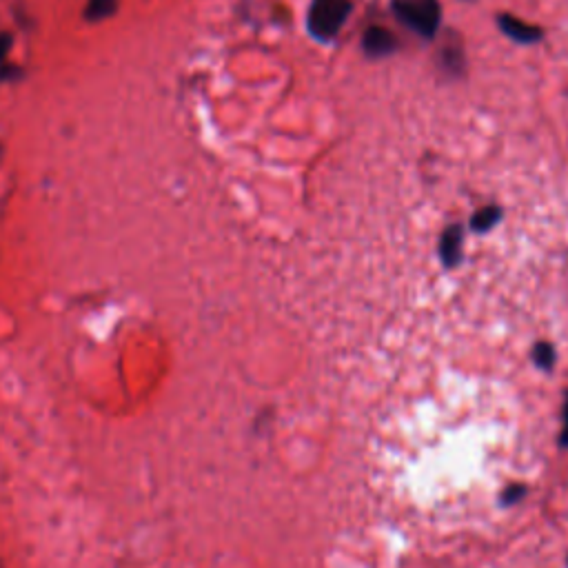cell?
<instances>
[{
    "instance_id": "cell-1",
    "label": "cell",
    "mask_w": 568,
    "mask_h": 568,
    "mask_svg": "<svg viewBox=\"0 0 568 568\" xmlns=\"http://www.w3.org/2000/svg\"><path fill=\"white\" fill-rule=\"evenodd\" d=\"M391 14L411 34L431 43L442 25L440 0H391Z\"/></svg>"
},
{
    "instance_id": "cell-2",
    "label": "cell",
    "mask_w": 568,
    "mask_h": 568,
    "mask_svg": "<svg viewBox=\"0 0 568 568\" xmlns=\"http://www.w3.org/2000/svg\"><path fill=\"white\" fill-rule=\"evenodd\" d=\"M353 14V0H311L307 32L322 45L333 43Z\"/></svg>"
},
{
    "instance_id": "cell-3",
    "label": "cell",
    "mask_w": 568,
    "mask_h": 568,
    "mask_svg": "<svg viewBox=\"0 0 568 568\" xmlns=\"http://www.w3.org/2000/svg\"><path fill=\"white\" fill-rule=\"evenodd\" d=\"M362 54L369 60H384L391 58L400 49V40L393 36L391 29L382 25H371L364 29L362 40H360Z\"/></svg>"
},
{
    "instance_id": "cell-4",
    "label": "cell",
    "mask_w": 568,
    "mask_h": 568,
    "mask_svg": "<svg viewBox=\"0 0 568 568\" xmlns=\"http://www.w3.org/2000/svg\"><path fill=\"white\" fill-rule=\"evenodd\" d=\"M497 29H500L502 36L517 45H537L544 40V29L537 27L533 23H526V20L517 18L513 14H497Z\"/></svg>"
},
{
    "instance_id": "cell-5",
    "label": "cell",
    "mask_w": 568,
    "mask_h": 568,
    "mask_svg": "<svg viewBox=\"0 0 568 568\" xmlns=\"http://www.w3.org/2000/svg\"><path fill=\"white\" fill-rule=\"evenodd\" d=\"M462 247H464V227L449 225L440 236L438 256L446 269H455L462 262Z\"/></svg>"
},
{
    "instance_id": "cell-6",
    "label": "cell",
    "mask_w": 568,
    "mask_h": 568,
    "mask_svg": "<svg viewBox=\"0 0 568 568\" xmlns=\"http://www.w3.org/2000/svg\"><path fill=\"white\" fill-rule=\"evenodd\" d=\"M438 67L442 69V74H446L453 80L464 78L466 76V56H464V49L458 43V38H451L449 43L440 47V54H438Z\"/></svg>"
},
{
    "instance_id": "cell-7",
    "label": "cell",
    "mask_w": 568,
    "mask_h": 568,
    "mask_svg": "<svg viewBox=\"0 0 568 568\" xmlns=\"http://www.w3.org/2000/svg\"><path fill=\"white\" fill-rule=\"evenodd\" d=\"M504 218V211L502 207H497V205H486L482 209H478L471 216V222H469V227L473 233H489L493 231L497 225H500Z\"/></svg>"
},
{
    "instance_id": "cell-8",
    "label": "cell",
    "mask_w": 568,
    "mask_h": 568,
    "mask_svg": "<svg viewBox=\"0 0 568 568\" xmlns=\"http://www.w3.org/2000/svg\"><path fill=\"white\" fill-rule=\"evenodd\" d=\"M116 9L118 0H87L83 16L87 23H103V20L116 14Z\"/></svg>"
},
{
    "instance_id": "cell-9",
    "label": "cell",
    "mask_w": 568,
    "mask_h": 568,
    "mask_svg": "<svg viewBox=\"0 0 568 568\" xmlns=\"http://www.w3.org/2000/svg\"><path fill=\"white\" fill-rule=\"evenodd\" d=\"M533 362L537 369L542 371H553L555 362H557V351L553 344L549 342H537L533 347Z\"/></svg>"
},
{
    "instance_id": "cell-10",
    "label": "cell",
    "mask_w": 568,
    "mask_h": 568,
    "mask_svg": "<svg viewBox=\"0 0 568 568\" xmlns=\"http://www.w3.org/2000/svg\"><path fill=\"white\" fill-rule=\"evenodd\" d=\"M524 495H526V486L524 484H513L506 489L500 497V504L502 506H515L517 502H522L524 500Z\"/></svg>"
},
{
    "instance_id": "cell-11",
    "label": "cell",
    "mask_w": 568,
    "mask_h": 568,
    "mask_svg": "<svg viewBox=\"0 0 568 568\" xmlns=\"http://www.w3.org/2000/svg\"><path fill=\"white\" fill-rule=\"evenodd\" d=\"M12 47H14V36L9 32L0 34V65L7 63V56L12 52Z\"/></svg>"
},
{
    "instance_id": "cell-12",
    "label": "cell",
    "mask_w": 568,
    "mask_h": 568,
    "mask_svg": "<svg viewBox=\"0 0 568 568\" xmlns=\"http://www.w3.org/2000/svg\"><path fill=\"white\" fill-rule=\"evenodd\" d=\"M562 433H560V444L564 446V449H568V395H566V402H564V407H562Z\"/></svg>"
},
{
    "instance_id": "cell-13",
    "label": "cell",
    "mask_w": 568,
    "mask_h": 568,
    "mask_svg": "<svg viewBox=\"0 0 568 568\" xmlns=\"http://www.w3.org/2000/svg\"><path fill=\"white\" fill-rule=\"evenodd\" d=\"M20 76V69L14 65H0V83H5V80H16Z\"/></svg>"
},
{
    "instance_id": "cell-14",
    "label": "cell",
    "mask_w": 568,
    "mask_h": 568,
    "mask_svg": "<svg viewBox=\"0 0 568 568\" xmlns=\"http://www.w3.org/2000/svg\"><path fill=\"white\" fill-rule=\"evenodd\" d=\"M0 158H3V145H0Z\"/></svg>"
}]
</instances>
